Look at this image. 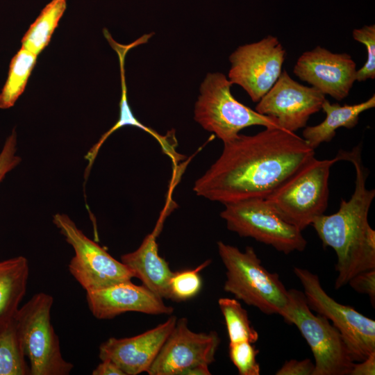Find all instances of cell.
<instances>
[{
	"label": "cell",
	"instance_id": "cell-1",
	"mask_svg": "<svg viewBox=\"0 0 375 375\" xmlns=\"http://www.w3.org/2000/svg\"><path fill=\"white\" fill-rule=\"evenodd\" d=\"M314 156L315 149L303 138L283 128L239 134L224 143L221 155L195 181L193 190L223 204L265 198Z\"/></svg>",
	"mask_w": 375,
	"mask_h": 375
},
{
	"label": "cell",
	"instance_id": "cell-2",
	"mask_svg": "<svg viewBox=\"0 0 375 375\" xmlns=\"http://www.w3.org/2000/svg\"><path fill=\"white\" fill-rule=\"evenodd\" d=\"M360 144L351 151H338V160L349 161L355 168L354 191L349 200L341 199L336 212L324 214L312 223L323 246L336 253L335 290L347 285L357 274L375 269V231L368 222L375 190L367 188L369 171L363 165Z\"/></svg>",
	"mask_w": 375,
	"mask_h": 375
},
{
	"label": "cell",
	"instance_id": "cell-3",
	"mask_svg": "<svg viewBox=\"0 0 375 375\" xmlns=\"http://www.w3.org/2000/svg\"><path fill=\"white\" fill-rule=\"evenodd\" d=\"M217 245L226 269L224 290L265 314L281 315L288 306L289 294L278 274L264 267L252 247L242 251L222 241Z\"/></svg>",
	"mask_w": 375,
	"mask_h": 375
},
{
	"label": "cell",
	"instance_id": "cell-4",
	"mask_svg": "<svg viewBox=\"0 0 375 375\" xmlns=\"http://www.w3.org/2000/svg\"><path fill=\"white\" fill-rule=\"evenodd\" d=\"M338 159L306 162L265 199L284 220L301 231L324 215L328 206V178Z\"/></svg>",
	"mask_w": 375,
	"mask_h": 375
},
{
	"label": "cell",
	"instance_id": "cell-5",
	"mask_svg": "<svg viewBox=\"0 0 375 375\" xmlns=\"http://www.w3.org/2000/svg\"><path fill=\"white\" fill-rule=\"evenodd\" d=\"M231 86L222 73L206 75L194 109V119L203 129L225 143L235 139L247 127L280 128L274 117L260 114L236 100Z\"/></svg>",
	"mask_w": 375,
	"mask_h": 375
},
{
	"label": "cell",
	"instance_id": "cell-6",
	"mask_svg": "<svg viewBox=\"0 0 375 375\" xmlns=\"http://www.w3.org/2000/svg\"><path fill=\"white\" fill-rule=\"evenodd\" d=\"M53 303L51 295L35 294L15 317L24 355L29 360L31 375H67L74 367L63 358L51 323Z\"/></svg>",
	"mask_w": 375,
	"mask_h": 375
},
{
	"label": "cell",
	"instance_id": "cell-7",
	"mask_svg": "<svg viewBox=\"0 0 375 375\" xmlns=\"http://www.w3.org/2000/svg\"><path fill=\"white\" fill-rule=\"evenodd\" d=\"M288 294L281 316L297 327L309 345L315 358L313 375H350L355 362L340 333L325 317L311 311L303 292L290 289Z\"/></svg>",
	"mask_w": 375,
	"mask_h": 375
},
{
	"label": "cell",
	"instance_id": "cell-8",
	"mask_svg": "<svg viewBox=\"0 0 375 375\" xmlns=\"http://www.w3.org/2000/svg\"><path fill=\"white\" fill-rule=\"evenodd\" d=\"M224 205L220 217L226 222L227 228L240 236L251 238L285 254L305 250L307 241L302 231L284 220L265 198Z\"/></svg>",
	"mask_w": 375,
	"mask_h": 375
},
{
	"label": "cell",
	"instance_id": "cell-9",
	"mask_svg": "<svg viewBox=\"0 0 375 375\" xmlns=\"http://www.w3.org/2000/svg\"><path fill=\"white\" fill-rule=\"evenodd\" d=\"M293 272L303 288L310 309L332 322L344 338L354 362L362 361L375 352L374 320L331 298L317 274L298 267Z\"/></svg>",
	"mask_w": 375,
	"mask_h": 375
},
{
	"label": "cell",
	"instance_id": "cell-10",
	"mask_svg": "<svg viewBox=\"0 0 375 375\" xmlns=\"http://www.w3.org/2000/svg\"><path fill=\"white\" fill-rule=\"evenodd\" d=\"M53 223L74 251L69 271L86 292L134 278L121 261L86 236L68 215L56 213L53 216Z\"/></svg>",
	"mask_w": 375,
	"mask_h": 375
},
{
	"label": "cell",
	"instance_id": "cell-11",
	"mask_svg": "<svg viewBox=\"0 0 375 375\" xmlns=\"http://www.w3.org/2000/svg\"><path fill=\"white\" fill-rule=\"evenodd\" d=\"M285 56V49L273 35L240 46L229 56L228 78L258 102L280 76Z\"/></svg>",
	"mask_w": 375,
	"mask_h": 375
},
{
	"label": "cell",
	"instance_id": "cell-12",
	"mask_svg": "<svg viewBox=\"0 0 375 375\" xmlns=\"http://www.w3.org/2000/svg\"><path fill=\"white\" fill-rule=\"evenodd\" d=\"M220 344L216 331L197 333L190 329L185 317L176 324L150 366L149 375H183L198 365L209 366L215 360Z\"/></svg>",
	"mask_w": 375,
	"mask_h": 375
},
{
	"label": "cell",
	"instance_id": "cell-13",
	"mask_svg": "<svg viewBox=\"0 0 375 375\" xmlns=\"http://www.w3.org/2000/svg\"><path fill=\"white\" fill-rule=\"evenodd\" d=\"M325 99L319 90L300 84L283 70L255 110L274 117L281 128L294 133L306 126L310 117L322 109Z\"/></svg>",
	"mask_w": 375,
	"mask_h": 375
},
{
	"label": "cell",
	"instance_id": "cell-14",
	"mask_svg": "<svg viewBox=\"0 0 375 375\" xmlns=\"http://www.w3.org/2000/svg\"><path fill=\"white\" fill-rule=\"evenodd\" d=\"M356 72V64L349 54L334 53L320 46L303 52L293 69L299 79L337 101L349 95Z\"/></svg>",
	"mask_w": 375,
	"mask_h": 375
},
{
	"label": "cell",
	"instance_id": "cell-15",
	"mask_svg": "<svg viewBox=\"0 0 375 375\" xmlns=\"http://www.w3.org/2000/svg\"><path fill=\"white\" fill-rule=\"evenodd\" d=\"M176 321L177 317L172 315L163 323L138 335L110 338L100 345L99 358L110 360L125 375L147 372Z\"/></svg>",
	"mask_w": 375,
	"mask_h": 375
},
{
	"label": "cell",
	"instance_id": "cell-16",
	"mask_svg": "<svg viewBox=\"0 0 375 375\" xmlns=\"http://www.w3.org/2000/svg\"><path fill=\"white\" fill-rule=\"evenodd\" d=\"M86 299L92 314L99 319H111L126 312L171 315L174 311L160 297L131 281L86 292Z\"/></svg>",
	"mask_w": 375,
	"mask_h": 375
},
{
	"label": "cell",
	"instance_id": "cell-17",
	"mask_svg": "<svg viewBox=\"0 0 375 375\" xmlns=\"http://www.w3.org/2000/svg\"><path fill=\"white\" fill-rule=\"evenodd\" d=\"M121 262L147 289L169 299V283L174 272L158 253L156 235L148 234L135 251L121 256Z\"/></svg>",
	"mask_w": 375,
	"mask_h": 375
},
{
	"label": "cell",
	"instance_id": "cell-18",
	"mask_svg": "<svg viewBox=\"0 0 375 375\" xmlns=\"http://www.w3.org/2000/svg\"><path fill=\"white\" fill-rule=\"evenodd\" d=\"M374 107V94L367 101L353 105L331 103L326 99L322 106L326 118L317 125L306 126L303 138L311 148L315 149L322 143L331 142L338 128L343 127L350 129L355 127L358 123L360 115Z\"/></svg>",
	"mask_w": 375,
	"mask_h": 375
},
{
	"label": "cell",
	"instance_id": "cell-19",
	"mask_svg": "<svg viewBox=\"0 0 375 375\" xmlns=\"http://www.w3.org/2000/svg\"><path fill=\"white\" fill-rule=\"evenodd\" d=\"M28 273L24 256L0 262V325L15 317L26 291Z\"/></svg>",
	"mask_w": 375,
	"mask_h": 375
},
{
	"label": "cell",
	"instance_id": "cell-20",
	"mask_svg": "<svg viewBox=\"0 0 375 375\" xmlns=\"http://www.w3.org/2000/svg\"><path fill=\"white\" fill-rule=\"evenodd\" d=\"M67 8V0H51L41 10L22 40V47L38 55L50 39Z\"/></svg>",
	"mask_w": 375,
	"mask_h": 375
},
{
	"label": "cell",
	"instance_id": "cell-21",
	"mask_svg": "<svg viewBox=\"0 0 375 375\" xmlns=\"http://www.w3.org/2000/svg\"><path fill=\"white\" fill-rule=\"evenodd\" d=\"M37 55L21 47L12 58L8 78L0 93V108L12 107L23 93L36 63Z\"/></svg>",
	"mask_w": 375,
	"mask_h": 375
},
{
	"label": "cell",
	"instance_id": "cell-22",
	"mask_svg": "<svg viewBox=\"0 0 375 375\" xmlns=\"http://www.w3.org/2000/svg\"><path fill=\"white\" fill-rule=\"evenodd\" d=\"M15 317L0 325V375L30 374Z\"/></svg>",
	"mask_w": 375,
	"mask_h": 375
},
{
	"label": "cell",
	"instance_id": "cell-23",
	"mask_svg": "<svg viewBox=\"0 0 375 375\" xmlns=\"http://www.w3.org/2000/svg\"><path fill=\"white\" fill-rule=\"evenodd\" d=\"M218 305L224 316L229 343L247 341L252 344L258 340V333L251 325L247 310L235 299L222 297Z\"/></svg>",
	"mask_w": 375,
	"mask_h": 375
},
{
	"label": "cell",
	"instance_id": "cell-24",
	"mask_svg": "<svg viewBox=\"0 0 375 375\" xmlns=\"http://www.w3.org/2000/svg\"><path fill=\"white\" fill-rule=\"evenodd\" d=\"M210 263L208 260L194 269L174 272L169 283V299L186 301L198 294L202 285L199 272Z\"/></svg>",
	"mask_w": 375,
	"mask_h": 375
},
{
	"label": "cell",
	"instance_id": "cell-25",
	"mask_svg": "<svg viewBox=\"0 0 375 375\" xmlns=\"http://www.w3.org/2000/svg\"><path fill=\"white\" fill-rule=\"evenodd\" d=\"M259 351L247 341L229 343L228 354L240 375H259L260 365L256 357Z\"/></svg>",
	"mask_w": 375,
	"mask_h": 375
},
{
	"label": "cell",
	"instance_id": "cell-26",
	"mask_svg": "<svg viewBox=\"0 0 375 375\" xmlns=\"http://www.w3.org/2000/svg\"><path fill=\"white\" fill-rule=\"evenodd\" d=\"M353 38L365 46L367 60L356 72V81L362 82L375 78V25H365L355 28L352 32Z\"/></svg>",
	"mask_w": 375,
	"mask_h": 375
},
{
	"label": "cell",
	"instance_id": "cell-27",
	"mask_svg": "<svg viewBox=\"0 0 375 375\" xmlns=\"http://www.w3.org/2000/svg\"><path fill=\"white\" fill-rule=\"evenodd\" d=\"M17 134L15 130L6 138L0 152V183L6 175L15 168L21 162L22 158L16 155Z\"/></svg>",
	"mask_w": 375,
	"mask_h": 375
},
{
	"label": "cell",
	"instance_id": "cell-28",
	"mask_svg": "<svg viewBox=\"0 0 375 375\" xmlns=\"http://www.w3.org/2000/svg\"><path fill=\"white\" fill-rule=\"evenodd\" d=\"M356 292L369 296L372 305H375V269L360 272L348 282Z\"/></svg>",
	"mask_w": 375,
	"mask_h": 375
},
{
	"label": "cell",
	"instance_id": "cell-29",
	"mask_svg": "<svg viewBox=\"0 0 375 375\" xmlns=\"http://www.w3.org/2000/svg\"><path fill=\"white\" fill-rule=\"evenodd\" d=\"M315 364L308 358L292 359L284 362L276 372V375H313Z\"/></svg>",
	"mask_w": 375,
	"mask_h": 375
},
{
	"label": "cell",
	"instance_id": "cell-30",
	"mask_svg": "<svg viewBox=\"0 0 375 375\" xmlns=\"http://www.w3.org/2000/svg\"><path fill=\"white\" fill-rule=\"evenodd\" d=\"M375 352L362 361L354 362L350 375H374Z\"/></svg>",
	"mask_w": 375,
	"mask_h": 375
},
{
	"label": "cell",
	"instance_id": "cell-31",
	"mask_svg": "<svg viewBox=\"0 0 375 375\" xmlns=\"http://www.w3.org/2000/svg\"><path fill=\"white\" fill-rule=\"evenodd\" d=\"M92 375H125L123 371L112 361L108 359L101 362L92 372Z\"/></svg>",
	"mask_w": 375,
	"mask_h": 375
}]
</instances>
